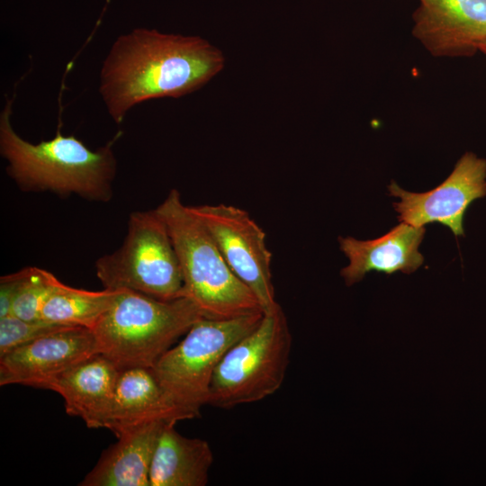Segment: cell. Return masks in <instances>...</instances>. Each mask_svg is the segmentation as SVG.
I'll return each mask as SVG.
<instances>
[{"label":"cell","mask_w":486,"mask_h":486,"mask_svg":"<svg viewBox=\"0 0 486 486\" xmlns=\"http://www.w3.org/2000/svg\"><path fill=\"white\" fill-rule=\"evenodd\" d=\"M223 66L221 52L203 39L139 28L113 42L103 63L99 92L120 124L136 104L190 94Z\"/></svg>","instance_id":"cell-1"},{"label":"cell","mask_w":486,"mask_h":486,"mask_svg":"<svg viewBox=\"0 0 486 486\" xmlns=\"http://www.w3.org/2000/svg\"><path fill=\"white\" fill-rule=\"evenodd\" d=\"M13 100H7L0 115V153L16 184L25 192L110 201L116 173L112 145L118 136L92 150L74 135H63L58 127L54 138L32 144L21 138L12 126Z\"/></svg>","instance_id":"cell-2"},{"label":"cell","mask_w":486,"mask_h":486,"mask_svg":"<svg viewBox=\"0 0 486 486\" xmlns=\"http://www.w3.org/2000/svg\"><path fill=\"white\" fill-rule=\"evenodd\" d=\"M156 211L171 236L184 281L183 296L202 316L227 320L264 312L253 292L231 271L209 231L172 189Z\"/></svg>","instance_id":"cell-3"},{"label":"cell","mask_w":486,"mask_h":486,"mask_svg":"<svg viewBox=\"0 0 486 486\" xmlns=\"http://www.w3.org/2000/svg\"><path fill=\"white\" fill-rule=\"evenodd\" d=\"M202 318L185 296L164 301L124 289L93 331L100 354L120 370L152 368Z\"/></svg>","instance_id":"cell-4"},{"label":"cell","mask_w":486,"mask_h":486,"mask_svg":"<svg viewBox=\"0 0 486 486\" xmlns=\"http://www.w3.org/2000/svg\"><path fill=\"white\" fill-rule=\"evenodd\" d=\"M292 346L287 318L278 304L225 353L213 374L208 405L230 410L275 393L284 383Z\"/></svg>","instance_id":"cell-5"},{"label":"cell","mask_w":486,"mask_h":486,"mask_svg":"<svg viewBox=\"0 0 486 486\" xmlns=\"http://www.w3.org/2000/svg\"><path fill=\"white\" fill-rule=\"evenodd\" d=\"M264 312L227 320L202 318L151 368L168 399L186 419L208 405L213 374L225 353L251 332Z\"/></svg>","instance_id":"cell-6"},{"label":"cell","mask_w":486,"mask_h":486,"mask_svg":"<svg viewBox=\"0 0 486 486\" xmlns=\"http://www.w3.org/2000/svg\"><path fill=\"white\" fill-rule=\"evenodd\" d=\"M122 246L99 257L105 289L130 290L159 300L183 297L184 281L167 226L156 209L130 213Z\"/></svg>","instance_id":"cell-7"},{"label":"cell","mask_w":486,"mask_h":486,"mask_svg":"<svg viewBox=\"0 0 486 486\" xmlns=\"http://www.w3.org/2000/svg\"><path fill=\"white\" fill-rule=\"evenodd\" d=\"M202 220L225 262L257 298L264 312L276 302L272 275V253L266 245V234L238 207L219 203L192 206Z\"/></svg>","instance_id":"cell-8"},{"label":"cell","mask_w":486,"mask_h":486,"mask_svg":"<svg viewBox=\"0 0 486 486\" xmlns=\"http://www.w3.org/2000/svg\"><path fill=\"white\" fill-rule=\"evenodd\" d=\"M388 190L391 196L400 198L392 204L400 222L416 227L436 222L449 228L455 237H464L467 209L486 196V159L472 152L464 153L449 176L428 192H407L394 181Z\"/></svg>","instance_id":"cell-9"},{"label":"cell","mask_w":486,"mask_h":486,"mask_svg":"<svg viewBox=\"0 0 486 486\" xmlns=\"http://www.w3.org/2000/svg\"><path fill=\"white\" fill-rule=\"evenodd\" d=\"M96 354L100 349L92 329L67 327L0 356V385L45 389L52 379Z\"/></svg>","instance_id":"cell-10"},{"label":"cell","mask_w":486,"mask_h":486,"mask_svg":"<svg viewBox=\"0 0 486 486\" xmlns=\"http://www.w3.org/2000/svg\"><path fill=\"white\" fill-rule=\"evenodd\" d=\"M413 36L436 57H467L486 43V0H418Z\"/></svg>","instance_id":"cell-11"},{"label":"cell","mask_w":486,"mask_h":486,"mask_svg":"<svg viewBox=\"0 0 486 486\" xmlns=\"http://www.w3.org/2000/svg\"><path fill=\"white\" fill-rule=\"evenodd\" d=\"M425 232L424 227L401 221L385 235L371 240L338 237L340 250L349 259L340 272L346 286L360 282L370 272H415L424 262L418 247Z\"/></svg>","instance_id":"cell-12"},{"label":"cell","mask_w":486,"mask_h":486,"mask_svg":"<svg viewBox=\"0 0 486 486\" xmlns=\"http://www.w3.org/2000/svg\"><path fill=\"white\" fill-rule=\"evenodd\" d=\"M120 371L96 354L52 379L45 390L64 399L68 415L80 418L90 428H104Z\"/></svg>","instance_id":"cell-13"},{"label":"cell","mask_w":486,"mask_h":486,"mask_svg":"<svg viewBox=\"0 0 486 486\" xmlns=\"http://www.w3.org/2000/svg\"><path fill=\"white\" fill-rule=\"evenodd\" d=\"M186 419L168 399L151 368L120 371L104 428L117 436L144 423L162 420L176 424Z\"/></svg>","instance_id":"cell-14"},{"label":"cell","mask_w":486,"mask_h":486,"mask_svg":"<svg viewBox=\"0 0 486 486\" xmlns=\"http://www.w3.org/2000/svg\"><path fill=\"white\" fill-rule=\"evenodd\" d=\"M167 423L156 420L122 431L79 485L149 486L153 454Z\"/></svg>","instance_id":"cell-15"},{"label":"cell","mask_w":486,"mask_h":486,"mask_svg":"<svg viewBox=\"0 0 486 486\" xmlns=\"http://www.w3.org/2000/svg\"><path fill=\"white\" fill-rule=\"evenodd\" d=\"M167 423L153 454L149 486H205L213 464L208 441L182 436Z\"/></svg>","instance_id":"cell-16"},{"label":"cell","mask_w":486,"mask_h":486,"mask_svg":"<svg viewBox=\"0 0 486 486\" xmlns=\"http://www.w3.org/2000/svg\"><path fill=\"white\" fill-rule=\"evenodd\" d=\"M119 292L105 288L103 291H87L59 282L44 303L40 319L93 330L112 306Z\"/></svg>","instance_id":"cell-17"},{"label":"cell","mask_w":486,"mask_h":486,"mask_svg":"<svg viewBox=\"0 0 486 486\" xmlns=\"http://www.w3.org/2000/svg\"><path fill=\"white\" fill-rule=\"evenodd\" d=\"M22 272L12 315L26 320H40L44 303L60 281L50 272L34 266L23 268Z\"/></svg>","instance_id":"cell-18"},{"label":"cell","mask_w":486,"mask_h":486,"mask_svg":"<svg viewBox=\"0 0 486 486\" xmlns=\"http://www.w3.org/2000/svg\"><path fill=\"white\" fill-rule=\"evenodd\" d=\"M45 320H26L14 315L0 318V356L14 348L64 328Z\"/></svg>","instance_id":"cell-19"},{"label":"cell","mask_w":486,"mask_h":486,"mask_svg":"<svg viewBox=\"0 0 486 486\" xmlns=\"http://www.w3.org/2000/svg\"><path fill=\"white\" fill-rule=\"evenodd\" d=\"M22 270L0 279V318L12 314V308L22 280Z\"/></svg>","instance_id":"cell-20"},{"label":"cell","mask_w":486,"mask_h":486,"mask_svg":"<svg viewBox=\"0 0 486 486\" xmlns=\"http://www.w3.org/2000/svg\"><path fill=\"white\" fill-rule=\"evenodd\" d=\"M480 51L486 55V43L481 47Z\"/></svg>","instance_id":"cell-21"}]
</instances>
